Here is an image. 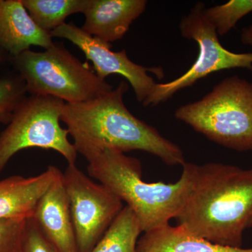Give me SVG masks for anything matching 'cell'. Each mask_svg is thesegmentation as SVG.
Here are the masks:
<instances>
[{"label":"cell","mask_w":252,"mask_h":252,"mask_svg":"<svg viewBox=\"0 0 252 252\" xmlns=\"http://www.w3.org/2000/svg\"><path fill=\"white\" fill-rule=\"evenodd\" d=\"M27 220H0V252H20Z\"/></svg>","instance_id":"d6986e66"},{"label":"cell","mask_w":252,"mask_h":252,"mask_svg":"<svg viewBox=\"0 0 252 252\" xmlns=\"http://www.w3.org/2000/svg\"><path fill=\"white\" fill-rule=\"evenodd\" d=\"M142 233L135 214L130 207L124 206L91 252H137Z\"/></svg>","instance_id":"9a60e30c"},{"label":"cell","mask_w":252,"mask_h":252,"mask_svg":"<svg viewBox=\"0 0 252 252\" xmlns=\"http://www.w3.org/2000/svg\"><path fill=\"white\" fill-rule=\"evenodd\" d=\"M241 41L244 44L252 46V25L243 28L241 34Z\"/></svg>","instance_id":"44dd1931"},{"label":"cell","mask_w":252,"mask_h":252,"mask_svg":"<svg viewBox=\"0 0 252 252\" xmlns=\"http://www.w3.org/2000/svg\"><path fill=\"white\" fill-rule=\"evenodd\" d=\"M59 172L57 167L49 165L34 177L11 176L0 181V220L32 217L38 202Z\"/></svg>","instance_id":"4fadbf2b"},{"label":"cell","mask_w":252,"mask_h":252,"mask_svg":"<svg viewBox=\"0 0 252 252\" xmlns=\"http://www.w3.org/2000/svg\"><path fill=\"white\" fill-rule=\"evenodd\" d=\"M251 227H252V219L251 221H250V228H251Z\"/></svg>","instance_id":"603a6c76"},{"label":"cell","mask_w":252,"mask_h":252,"mask_svg":"<svg viewBox=\"0 0 252 252\" xmlns=\"http://www.w3.org/2000/svg\"><path fill=\"white\" fill-rule=\"evenodd\" d=\"M88 172L130 207L143 233L168 224L182 210L191 190L198 165L186 162L175 183L142 180L138 159L114 149H104L86 159Z\"/></svg>","instance_id":"3957f363"},{"label":"cell","mask_w":252,"mask_h":252,"mask_svg":"<svg viewBox=\"0 0 252 252\" xmlns=\"http://www.w3.org/2000/svg\"><path fill=\"white\" fill-rule=\"evenodd\" d=\"M147 4L145 0H91L81 29L111 44L125 36Z\"/></svg>","instance_id":"8fae6325"},{"label":"cell","mask_w":252,"mask_h":252,"mask_svg":"<svg viewBox=\"0 0 252 252\" xmlns=\"http://www.w3.org/2000/svg\"><path fill=\"white\" fill-rule=\"evenodd\" d=\"M252 219V168L198 165L191 190L175 220L192 234L223 246L242 248Z\"/></svg>","instance_id":"7a4b0ae2"},{"label":"cell","mask_w":252,"mask_h":252,"mask_svg":"<svg viewBox=\"0 0 252 252\" xmlns=\"http://www.w3.org/2000/svg\"><path fill=\"white\" fill-rule=\"evenodd\" d=\"M20 252H59L32 217L26 220Z\"/></svg>","instance_id":"ffe728a7"},{"label":"cell","mask_w":252,"mask_h":252,"mask_svg":"<svg viewBox=\"0 0 252 252\" xmlns=\"http://www.w3.org/2000/svg\"><path fill=\"white\" fill-rule=\"evenodd\" d=\"M252 12V0H231L205 9V16L215 26L218 35L231 31L244 16Z\"/></svg>","instance_id":"ac0fdd59"},{"label":"cell","mask_w":252,"mask_h":252,"mask_svg":"<svg viewBox=\"0 0 252 252\" xmlns=\"http://www.w3.org/2000/svg\"><path fill=\"white\" fill-rule=\"evenodd\" d=\"M9 62L30 94L51 96L75 104L97 98L114 89L97 77L89 63L81 62L62 44L54 43L42 52L28 50L10 58Z\"/></svg>","instance_id":"5b68a950"},{"label":"cell","mask_w":252,"mask_h":252,"mask_svg":"<svg viewBox=\"0 0 252 252\" xmlns=\"http://www.w3.org/2000/svg\"><path fill=\"white\" fill-rule=\"evenodd\" d=\"M34 22L44 31L52 32L64 24L68 16L82 13L91 0H22Z\"/></svg>","instance_id":"2e32d148"},{"label":"cell","mask_w":252,"mask_h":252,"mask_svg":"<svg viewBox=\"0 0 252 252\" xmlns=\"http://www.w3.org/2000/svg\"><path fill=\"white\" fill-rule=\"evenodd\" d=\"M51 34L53 37L67 39L81 50L86 60L93 63L97 77L102 80L114 74L125 77L133 89L136 99L142 103L157 85L149 73H153L159 79L164 77L161 67H146L136 64L127 57L126 50L112 51V44L90 35L74 23H64Z\"/></svg>","instance_id":"9c48e42d"},{"label":"cell","mask_w":252,"mask_h":252,"mask_svg":"<svg viewBox=\"0 0 252 252\" xmlns=\"http://www.w3.org/2000/svg\"><path fill=\"white\" fill-rule=\"evenodd\" d=\"M205 9L203 2L197 3L182 17L180 24L182 36L198 44L196 61L185 74L175 80L157 84L142 103L144 107L166 102L176 93L193 86L212 73L233 68H245L252 72V53L236 54L225 49L219 40L215 26L205 16Z\"/></svg>","instance_id":"52a82bcc"},{"label":"cell","mask_w":252,"mask_h":252,"mask_svg":"<svg viewBox=\"0 0 252 252\" xmlns=\"http://www.w3.org/2000/svg\"><path fill=\"white\" fill-rule=\"evenodd\" d=\"M127 90L128 85L123 81L97 98L64 104L61 121L67 126L77 153L87 159L107 149L123 153L143 151L169 166H183L186 161L180 147L126 107L124 96Z\"/></svg>","instance_id":"6da1fadb"},{"label":"cell","mask_w":252,"mask_h":252,"mask_svg":"<svg viewBox=\"0 0 252 252\" xmlns=\"http://www.w3.org/2000/svg\"><path fill=\"white\" fill-rule=\"evenodd\" d=\"M32 218L59 252H79L62 172L38 202Z\"/></svg>","instance_id":"30bf717a"},{"label":"cell","mask_w":252,"mask_h":252,"mask_svg":"<svg viewBox=\"0 0 252 252\" xmlns=\"http://www.w3.org/2000/svg\"><path fill=\"white\" fill-rule=\"evenodd\" d=\"M175 117L223 147L252 150V82L226 78L203 98L179 107Z\"/></svg>","instance_id":"277c9868"},{"label":"cell","mask_w":252,"mask_h":252,"mask_svg":"<svg viewBox=\"0 0 252 252\" xmlns=\"http://www.w3.org/2000/svg\"><path fill=\"white\" fill-rule=\"evenodd\" d=\"M65 102L47 95L30 94L0 134V173L11 158L30 148L54 150L75 163L78 153L69 140V132L61 125Z\"/></svg>","instance_id":"8992f818"},{"label":"cell","mask_w":252,"mask_h":252,"mask_svg":"<svg viewBox=\"0 0 252 252\" xmlns=\"http://www.w3.org/2000/svg\"><path fill=\"white\" fill-rule=\"evenodd\" d=\"M137 252H252V248L217 245L192 234L181 225L168 223L144 233L137 242Z\"/></svg>","instance_id":"5bb4252c"},{"label":"cell","mask_w":252,"mask_h":252,"mask_svg":"<svg viewBox=\"0 0 252 252\" xmlns=\"http://www.w3.org/2000/svg\"><path fill=\"white\" fill-rule=\"evenodd\" d=\"M26 84L14 70L0 76V124L8 125L28 97Z\"/></svg>","instance_id":"e0dca14e"},{"label":"cell","mask_w":252,"mask_h":252,"mask_svg":"<svg viewBox=\"0 0 252 252\" xmlns=\"http://www.w3.org/2000/svg\"><path fill=\"white\" fill-rule=\"evenodd\" d=\"M52 38L34 22L22 0H0V44L10 58L32 46L48 49L54 44Z\"/></svg>","instance_id":"7c38bea8"},{"label":"cell","mask_w":252,"mask_h":252,"mask_svg":"<svg viewBox=\"0 0 252 252\" xmlns=\"http://www.w3.org/2000/svg\"><path fill=\"white\" fill-rule=\"evenodd\" d=\"M79 252H91L124 206L108 188L76 165L63 172Z\"/></svg>","instance_id":"ba28073f"},{"label":"cell","mask_w":252,"mask_h":252,"mask_svg":"<svg viewBox=\"0 0 252 252\" xmlns=\"http://www.w3.org/2000/svg\"><path fill=\"white\" fill-rule=\"evenodd\" d=\"M10 56L0 44V65L9 61Z\"/></svg>","instance_id":"7402d4cb"}]
</instances>
